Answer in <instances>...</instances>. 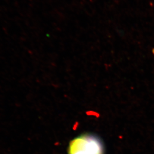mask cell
<instances>
[{
	"mask_svg": "<svg viewBox=\"0 0 154 154\" xmlns=\"http://www.w3.org/2000/svg\"><path fill=\"white\" fill-rule=\"evenodd\" d=\"M69 154H103L100 141L91 135H82L74 139L70 143Z\"/></svg>",
	"mask_w": 154,
	"mask_h": 154,
	"instance_id": "obj_1",
	"label": "cell"
}]
</instances>
